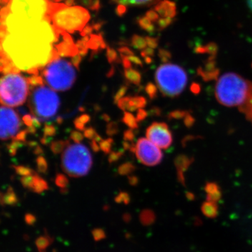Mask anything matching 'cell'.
<instances>
[{"instance_id":"3","label":"cell","mask_w":252,"mask_h":252,"mask_svg":"<svg viewBox=\"0 0 252 252\" xmlns=\"http://www.w3.org/2000/svg\"><path fill=\"white\" fill-rule=\"evenodd\" d=\"M49 19L58 31L74 33L85 27L90 21V14L81 6L51 4Z\"/></svg>"},{"instance_id":"13","label":"cell","mask_w":252,"mask_h":252,"mask_svg":"<svg viewBox=\"0 0 252 252\" xmlns=\"http://www.w3.org/2000/svg\"><path fill=\"white\" fill-rule=\"evenodd\" d=\"M48 189H49V185H48L47 182L44 179L39 177L37 174H36L34 175V185H33L31 190L34 193H41L45 190H47Z\"/></svg>"},{"instance_id":"44","label":"cell","mask_w":252,"mask_h":252,"mask_svg":"<svg viewBox=\"0 0 252 252\" xmlns=\"http://www.w3.org/2000/svg\"><path fill=\"white\" fill-rule=\"evenodd\" d=\"M33 116L31 114H26L24 117H23V122L24 123L25 125L28 126V127H31L33 124Z\"/></svg>"},{"instance_id":"14","label":"cell","mask_w":252,"mask_h":252,"mask_svg":"<svg viewBox=\"0 0 252 252\" xmlns=\"http://www.w3.org/2000/svg\"><path fill=\"white\" fill-rule=\"evenodd\" d=\"M17 203V195L15 193L12 187H9L6 190V193L1 196V203L3 205H15Z\"/></svg>"},{"instance_id":"38","label":"cell","mask_w":252,"mask_h":252,"mask_svg":"<svg viewBox=\"0 0 252 252\" xmlns=\"http://www.w3.org/2000/svg\"><path fill=\"white\" fill-rule=\"evenodd\" d=\"M127 91V87L126 86H123L120 89L118 90L117 94H115L114 97V102L117 104L119 102V99H122V97H124L126 92Z\"/></svg>"},{"instance_id":"25","label":"cell","mask_w":252,"mask_h":252,"mask_svg":"<svg viewBox=\"0 0 252 252\" xmlns=\"http://www.w3.org/2000/svg\"><path fill=\"white\" fill-rule=\"evenodd\" d=\"M55 183L61 189H67L69 186V181L67 177L63 174H58L55 180Z\"/></svg>"},{"instance_id":"1","label":"cell","mask_w":252,"mask_h":252,"mask_svg":"<svg viewBox=\"0 0 252 252\" xmlns=\"http://www.w3.org/2000/svg\"><path fill=\"white\" fill-rule=\"evenodd\" d=\"M8 35L1 41L6 56L21 71L43 69L59 57L54 49L56 29L49 19L23 21L9 14L6 20Z\"/></svg>"},{"instance_id":"16","label":"cell","mask_w":252,"mask_h":252,"mask_svg":"<svg viewBox=\"0 0 252 252\" xmlns=\"http://www.w3.org/2000/svg\"><path fill=\"white\" fill-rule=\"evenodd\" d=\"M131 112L137 109H142L147 105V99L143 96H133L131 97Z\"/></svg>"},{"instance_id":"9","label":"cell","mask_w":252,"mask_h":252,"mask_svg":"<svg viewBox=\"0 0 252 252\" xmlns=\"http://www.w3.org/2000/svg\"><path fill=\"white\" fill-rule=\"evenodd\" d=\"M10 14L28 21L49 19L51 3L49 0H11L7 4Z\"/></svg>"},{"instance_id":"10","label":"cell","mask_w":252,"mask_h":252,"mask_svg":"<svg viewBox=\"0 0 252 252\" xmlns=\"http://www.w3.org/2000/svg\"><path fill=\"white\" fill-rule=\"evenodd\" d=\"M135 154L139 161L147 166L158 165L161 162L163 157L160 148L144 137L137 141Z\"/></svg>"},{"instance_id":"23","label":"cell","mask_w":252,"mask_h":252,"mask_svg":"<svg viewBox=\"0 0 252 252\" xmlns=\"http://www.w3.org/2000/svg\"><path fill=\"white\" fill-rule=\"evenodd\" d=\"M117 4L121 6H140L153 1V0H114Z\"/></svg>"},{"instance_id":"40","label":"cell","mask_w":252,"mask_h":252,"mask_svg":"<svg viewBox=\"0 0 252 252\" xmlns=\"http://www.w3.org/2000/svg\"><path fill=\"white\" fill-rule=\"evenodd\" d=\"M135 138V134L133 130L132 129H128L126 130L124 133V140L127 141L129 142H133V140Z\"/></svg>"},{"instance_id":"12","label":"cell","mask_w":252,"mask_h":252,"mask_svg":"<svg viewBox=\"0 0 252 252\" xmlns=\"http://www.w3.org/2000/svg\"><path fill=\"white\" fill-rule=\"evenodd\" d=\"M147 139L159 148L166 149L173 142L171 131L165 123L154 122L146 131Z\"/></svg>"},{"instance_id":"48","label":"cell","mask_w":252,"mask_h":252,"mask_svg":"<svg viewBox=\"0 0 252 252\" xmlns=\"http://www.w3.org/2000/svg\"><path fill=\"white\" fill-rule=\"evenodd\" d=\"M26 220L28 224H32V223L35 221V217H34V215H31V214H28L26 216Z\"/></svg>"},{"instance_id":"51","label":"cell","mask_w":252,"mask_h":252,"mask_svg":"<svg viewBox=\"0 0 252 252\" xmlns=\"http://www.w3.org/2000/svg\"><path fill=\"white\" fill-rule=\"evenodd\" d=\"M51 137H45V136L41 137L40 140L41 143L44 144V145H47V144H49L50 142H51Z\"/></svg>"},{"instance_id":"15","label":"cell","mask_w":252,"mask_h":252,"mask_svg":"<svg viewBox=\"0 0 252 252\" xmlns=\"http://www.w3.org/2000/svg\"><path fill=\"white\" fill-rule=\"evenodd\" d=\"M69 141L68 140H57L51 142L50 144V148L51 152L54 154H59L63 153L64 149L67 148L68 145H69Z\"/></svg>"},{"instance_id":"4","label":"cell","mask_w":252,"mask_h":252,"mask_svg":"<svg viewBox=\"0 0 252 252\" xmlns=\"http://www.w3.org/2000/svg\"><path fill=\"white\" fill-rule=\"evenodd\" d=\"M75 66L66 60L58 57L44 67L43 77L46 84L56 91H66L72 89L77 79Z\"/></svg>"},{"instance_id":"49","label":"cell","mask_w":252,"mask_h":252,"mask_svg":"<svg viewBox=\"0 0 252 252\" xmlns=\"http://www.w3.org/2000/svg\"><path fill=\"white\" fill-rule=\"evenodd\" d=\"M33 152H34V154H36V155L39 157V156H41V154H44V150H43V149L41 148L40 146L37 145L36 147H34Z\"/></svg>"},{"instance_id":"24","label":"cell","mask_w":252,"mask_h":252,"mask_svg":"<svg viewBox=\"0 0 252 252\" xmlns=\"http://www.w3.org/2000/svg\"><path fill=\"white\" fill-rule=\"evenodd\" d=\"M130 99V96H127V97H124L122 99H119V102H117L119 108L122 109L124 112H131Z\"/></svg>"},{"instance_id":"30","label":"cell","mask_w":252,"mask_h":252,"mask_svg":"<svg viewBox=\"0 0 252 252\" xmlns=\"http://www.w3.org/2000/svg\"><path fill=\"white\" fill-rule=\"evenodd\" d=\"M23 147V142L20 141L13 140V142L8 146V151L11 157H14L17 154L18 149Z\"/></svg>"},{"instance_id":"50","label":"cell","mask_w":252,"mask_h":252,"mask_svg":"<svg viewBox=\"0 0 252 252\" xmlns=\"http://www.w3.org/2000/svg\"><path fill=\"white\" fill-rule=\"evenodd\" d=\"M159 113H160V111L159 109L157 108V107H153L149 111L148 114L151 116H157L158 115Z\"/></svg>"},{"instance_id":"47","label":"cell","mask_w":252,"mask_h":252,"mask_svg":"<svg viewBox=\"0 0 252 252\" xmlns=\"http://www.w3.org/2000/svg\"><path fill=\"white\" fill-rule=\"evenodd\" d=\"M97 143H98V142H96L95 140H91V149H92V150L94 151V152H96V153L99 152V150H100V147H99V145H98V144Z\"/></svg>"},{"instance_id":"11","label":"cell","mask_w":252,"mask_h":252,"mask_svg":"<svg viewBox=\"0 0 252 252\" xmlns=\"http://www.w3.org/2000/svg\"><path fill=\"white\" fill-rule=\"evenodd\" d=\"M21 124L16 111L0 107V140H7L17 135Z\"/></svg>"},{"instance_id":"31","label":"cell","mask_w":252,"mask_h":252,"mask_svg":"<svg viewBox=\"0 0 252 252\" xmlns=\"http://www.w3.org/2000/svg\"><path fill=\"white\" fill-rule=\"evenodd\" d=\"M119 132V127L118 123L115 122L108 123L107 125L106 132L109 136L117 135Z\"/></svg>"},{"instance_id":"2","label":"cell","mask_w":252,"mask_h":252,"mask_svg":"<svg viewBox=\"0 0 252 252\" xmlns=\"http://www.w3.org/2000/svg\"><path fill=\"white\" fill-rule=\"evenodd\" d=\"M219 102L226 107H235L252 121V83L234 73L220 77L215 86Z\"/></svg>"},{"instance_id":"46","label":"cell","mask_w":252,"mask_h":252,"mask_svg":"<svg viewBox=\"0 0 252 252\" xmlns=\"http://www.w3.org/2000/svg\"><path fill=\"white\" fill-rule=\"evenodd\" d=\"M11 61L9 58H0V73L2 72L3 69L8 63Z\"/></svg>"},{"instance_id":"17","label":"cell","mask_w":252,"mask_h":252,"mask_svg":"<svg viewBox=\"0 0 252 252\" xmlns=\"http://www.w3.org/2000/svg\"><path fill=\"white\" fill-rule=\"evenodd\" d=\"M122 122H124L127 127L132 129V130H135V129L138 128V122H137V119H136L135 116L131 114L130 112H124Z\"/></svg>"},{"instance_id":"56","label":"cell","mask_w":252,"mask_h":252,"mask_svg":"<svg viewBox=\"0 0 252 252\" xmlns=\"http://www.w3.org/2000/svg\"><path fill=\"white\" fill-rule=\"evenodd\" d=\"M10 1L11 0H1V6H6V5L9 4Z\"/></svg>"},{"instance_id":"36","label":"cell","mask_w":252,"mask_h":252,"mask_svg":"<svg viewBox=\"0 0 252 252\" xmlns=\"http://www.w3.org/2000/svg\"><path fill=\"white\" fill-rule=\"evenodd\" d=\"M115 201L117 203H124L125 205H127V204L130 203V195L126 192H120L116 197Z\"/></svg>"},{"instance_id":"7","label":"cell","mask_w":252,"mask_h":252,"mask_svg":"<svg viewBox=\"0 0 252 252\" xmlns=\"http://www.w3.org/2000/svg\"><path fill=\"white\" fill-rule=\"evenodd\" d=\"M155 79L162 94L170 97L182 94L187 84V73L183 68L172 63L159 66L156 72Z\"/></svg>"},{"instance_id":"28","label":"cell","mask_w":252,"mask_h":252,"mask_svg":"<svg viewBox=\"0 0 252 252\" xmlns=\"http://www.w3.org/2000/svg\"><path fill=\"white\" fill-rule=\"evenodd\" d=\"M13 167H14L16 173H17L18 175L22 176V177H24V176L32 175L36 173L34 170H32L30 167L23 166V165H17V166L14 165Z\"/></svg>"},{"instance_id":"53","label":"cell","mask_w":252,"mask_h":252,"mask_svg":"<svg viewBox=\"0 0 252 252\" xmlns=\"http://www.w3.org/2000/svg\"><path fill=\"white\" fill-rule=\"evenodd\" d=\"M27 131L29 134H34L36 132V128L34 126H31V127H28Z\"/></svg>"},{"instance_id":"18","label":"cell","mask_w":252,"mask_h":252,"mask_svg":"<svg viewBox=\"0 0 252 252\" xmlns=\"http://www.w3.org/2000/svg\"><path fill=\"white\" fill-rule=\"evenodd\" d=\"M140 220L142 224L145 225H150L155 220V215L151 210H144L141 212Z\"/></svg>"},{"instance_id":"6","label":"cell","mask_w":252,"mask_h":252,"mask_svg":"<svg viewBox=\"0 0 252 252\" xmlns=\"http://www.w3.org/2000/svg\"><path fill=\"white\" fill-rule=\"evenodd\" d=\"M28 106L33 117L45 122L57 114L61 99L52 89L44 85L37 86L30 94Z\"/></svg>"},{"instance_id":"45","label":"cell","mask_w":252,"mask_h":252,"mask_svg":"<svg viewBox=\"0 0 252 252\" xmlns=\"http://www.w3.org/2000/svg\"><path fill=\"white\" fill-rule=\"evenodd\" d=\"M127 181L130 185L135 187L139 184V178L135 175H130L127 177Z\"/></svg>"},{"instance_id":"32","label":"cell","mask_w":252,"mask_h":252,"mask_svg":"<svg viewBox=\"0 0 252 252\" xmlns=\"http://www.w3.org/2000/svg\"><path fill=\"white\" fill-rule=\"evenodd\" d=\"M124 149L122 150L117 151V152H114V151H112L109 154L108 157V161L109 164H113L114 162H117L118 160H120L121 158L124 156Z\"/></svg>"},{"instance_id":"37","label":"cell","mask_w":252,"mask_h":252,"mask_svg":"<svg viewBox=\"0 0 252 252\" xmlns=\"http://www.w3.org/2000/svg\"><path fill=\"white\" fill-rule=\"evenodd\" d=\"M84 135V137L89 139V140H94L98 134L97 133L95 129H94V127H89L85 129Z\"/></svg>"},{"instance_id":"39","label":"cell","mask_w":252,"mask_h":252,"mask_svg":"<svg viewBox=\"0 0 252 252\" xmlns=\"http://www.w3.org/2000/svg\"><path fill=\"white\" fill-rule=\"evenodd\" d=\"M70 138L74 141L75 143H80L81 141L84 140V135L79 131L74 130L71 132Z\"/></svg>"},{"instance_id":"21","label":"cell","mask_w":252,"mask_h":252,"mask_svg":"<svg viewBox=\"0 0 252 252\" xmlns=\"http://www.w3.org/2000/svg\"><path fill=\"white\" fill-rule=\"evenodd\" d=\"M126 79L132 84L139 85L141 82V74L137 71L134 69H127L125 72Z\"/></svg>"},{"instance_id":"57","label":"cell","mask_w":252,"mask_h":252,"mask_svg":"<svg viewBox=\"0 0 252 252\" xmlns=\"http://www.w3.org/2000/svg\"><path fill=\"white\" fill-rule=\"evenodd\" d=\"M56 122L58 123L59 124H62L63 123V119L62 117H59L57 118V119H56Z\"/></svg>"},{"instance_id":"29","label":"cell","mask_w":252,"mask_h":252,"mask_svg":"<svg viewBox=\"0 0 252 252\" xmlns=\"http://www.w3.org/2000/svg\"><path fill=\"white\" fill-rule=\"evenodd\" d=\"M36 173L32 175L24 176L21 178V182L23 187L26 189H32L34 182V175Z\"/></svg>"},{"instance_id":"33","label":"cell","mask_w":252,"mask_h":252,"mask_svg":"<svg viewBox=\"0 0 252 252\" xmlns=\"http://www.w3.org/2000/svg\"><path fill=\"white\" fill-rule=\"evenodd\" d=\"M28 84L34 87H37V86H43L44 84V80L42 77L38 75H32L31 77L27 78Z\"/></svg>"},{"instance_id":"54","label":"cell","mask_w":252,"mask_h":252,"mask_svg":"<svg viewBox=\"0 0 252 252\" xmlns=\"http://www.w3.org/2000/svg\"><path fill=\"white\" fill-rule=\"evenodd\" d=\"M102 119L103 120L105 121L106 122L109 123V121H110V117L108 115V114H104L103 115H102Z\"/></svg>"},{"instance_id":"20","label":"cell","mask_w":252,"mask_h":252,"mask_svg":"<svg viewBox=\"0 0 252 252\" xmlns=\"http://www.w3.org/2000/svg\"><path fill=\"white\" fill-rule=\"evenodd\" d=\"M136 167L130 162H126L118 167V173L122 176H128L135 172Z\"/></svg>"},{"instance_id":"41","label":"cell","mask_w":252,"mask_h":252,"mask_svg":"<svg viewBox=\"0 0 252 252\" xmlns=\"http://www.w3.org/2000/svg\"><path fill=\"white\" fill-rule=\"evenodd\" d=\"M92 234L94 240H96V241H99V240H102V239L105 238L106 236L104 230L99 229V228L93 230Z\"/></svg>"},{"instance_id":"42","label":"cell","mask_w":252,"mask_h":252,"mask_svg":"<svg viewBox=\"0 0 252 252\" xmlns=\"http://www.w3.org/2000/svg\"><path fill=\"white\" fill-rule=\"evenodd\" d=\"M28 134V132L27 130L21 131V132H18L17 135L15 136L14 138H13V140L20 141V142H25V141L26 140V137H27Z\"/></svg>"},{"instance_id":"27","label":"cell","mask_w":252,"mask_h":252,"mask_svg":"<svg viewBox=\"0 0 252 252\" xmlns=\"http://www.w3.org/2000/svg\"><path fill=\"white\" fill-rule=\"evenodd\" d=\"M36 163L38 172L42 174L46 173L48 170V163L45 158L39 156L36 158Z\"/></svg>"},{"instance_id":"35","label":"cell","mask_w":252,"mask_h":252,"mask_svg":"<svg viewBox=\"0 0 252 252\" xmlns=\"http://www.w3.org/2000/svg\"><path fill=\"white\" fill-rule=\"evenodd\" d=\"M56 132H57V129H56V126L52 124H46L43 129V133L45 137H54L56 135Z\"/></svg>"},{"instance_id":"60","label":"cell","mask_w":252,"mask_h":252,"mask_svg":"<svg viewBox=\"0 0 252 252\" xmlns=\"http://www.w3.org/2000/svg\"><path fill=\"white\" fill-rule=\"evenodd\" d=\"M252 5V0H251Z\"/></svg>"},{"instance_id":"8","label":"cell","mask_w":252,"mask_h":252,"mask_svg":"<svg viewBox=\"0 0 252 252\" xmlns=\"http://www.w3.org/2000/svg\"><path fill=\"white\" fill-rule=\"evenodd\" d=\"M29 84L20 74H5L0 77V104L19 107L27 100Z\"/></svg>"},{"instance_id":"22","label":"cell","mask_w":252,"mask_h":252,"mask_svg":"<svg viewBox=\"0 0 252 252\" xmlns=\"http://www.w3.org/2000/svg\"><path fill=\"white\" fill-rule=\"evenodd\" d=\"M51 238L48 235H43L36 240V245L39 252H46V249L49 248L51 243Z\"/></svg>"},{"instance_id":"52","label":"cell","mask_w":252,"mask_h":252,"mask_svg":"<svg viewBox=\"0 0 252 252\" xmlns=\"http://www.w3.org/2000/svg\"><path fill=\"white\" fill-rule=\"evenodd\" d=\"M132 142H127V141H124L123 142V147L124 150H130L131 146H132Z\"/></svg>"},{"instance_id":"19","label":"cell","mask_w":252,"mask_h":252,"mask_svg":"<svg viewBox=\"0 0 252 252\" xmlns=\"http://www.w3.org/2000/svg\"><path fill=\"white\" fill-rule=\"evenodd\" d=\"M91 121V117L89 114H82L74 120V124L76 128L79 130H85L86 124Z\"/></svg>"},{"instance_id":"58","label":"cell","mask_w":252,"mask_h":252,"mask_svg":"<svg viewBox=\"0 0 252 252\" xmlns=\"http://www.w3.org/2000/svg\"><path fill=\"white\" fill-rule=\"evenodd\" d=\"M4 51V49H3L2 44H1V41H0V52Z\"/></svg>"},{"instance_id":"5","label":"cell","mask_w":252,"mask_h":252,"mask_svg":"<svg viewBox=\"0 0 252 252\" xmlns=\"http://www.w3.org/2000/svg\"><path fill=\"white\" fill-rule=\"evenodd\" d=\"M92 165V155L84 144H69L62 153L61 166L63 171L69 177H84L90 172Z\"/></svg>"},{"instance_id":"59","label":"cell","mask_w":252,"mask_h":252,"mask_svg":"<svg viewBox=\"0 0 252 252\" xmlns=\"http://www.w3.org/2000/svg\"><path fill=\"white\" fill-rule=\"evenodd\" d=\"M1 194H0V203H1Z\"/></svg>"},{"instance_id":"26","label":"cell","mask_w":252,"mask_h":252,"mask_svg":"<svg viewBox=\"0 0 252 252\" xmlns=\"http://www.w3.org/2000/svg\"><path fill=\"white\" fill-rule=\"evenodd\" d=\"M113 144H114V140L109 137V138L106 139V140L101 141L99 145L102 152H103L105 154H109L112 152Z\"/></svg>"},{"instance_id":"43","label":"cell","mask_w":252,"mask_h":252,"mask_svg":"<svg viewBox=\"0 0 252 252\" xmlns=\"http://www.w3.org/2000/svg\"><path fill=\"white\" fill-rule=\"evenodd\" d=\"M148 114V112H146L144 109H139L138 111H137V117H136V119H137V122H140L144 121V119L147 117Z\"/></svg>"},{"instance_id":"55","label":"cell","mask_w":252,"mask_h":252,"mask_svg":"<svg viewBox=\"0 0 252 252\" xmlns=\"http://www.w3.org/2000/svg\"><path fill=\"white\" fill-rule=\"evenodd\" d=\"M28 146H30L31 147H32V148H34V147H36V146L38 145L37 144H36V142H33V141H32V142H29L28 143Z\"/></svg>"},{"instance_id":"34","label":"cell","mask_w":252,"mask_h":252,"mask_svg":"<svg viewBox=\"0 0 252 252\" xmlns=\"http://www.w3.org/2000/svg\"><path fill=\"white\" fill-rule=\"evenodd\" d=\"M145 91L148 94L149 98L153 99L157 97L158 89L157 86L154 85L152 83H149L145 87Z\"/></svg>"}]
</instances>
